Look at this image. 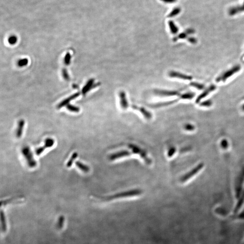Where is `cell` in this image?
Returning a JSON list of instances; mask_svg holds the SVG:
<instances>
[{"label": "cell", "instance_id": "cell-33", "mask_svg": "<svg viewBox=\"0 0 244 244\" xmlns=\"http://www.w3.org/2000/svg\"><path fill=\"white\" fill-rule=\"evenodd\" d=\"M175 152V147H172V148H170L169 151L168 153L169 157H171L174 154Z\"/></svg>", "mask_w": 244, "mask_h": 244}, {"label": "cell", "instance_id": "cell-11", "mask_svg": "<svg viewBox=\"0 0 244 244\" xmlns=\"http://www.w3.org/2000/svg\"><path fill=\"white\" fill-rule=\"evenodd\" d=\"M119 98L120 99V104L122 109L123 110H126L128 108L129 104L124 91H120L119 93Z\"/></svg>", "mask_w": 244, "mask_h": 244}, {"label": "cell", "instance_id": "cell-25", "mask_svg": "<svg viewBox=\"0 0 244 244\" xmlns=\"http://www.w3.org/2000/svg\"><path fill=\"white\" fill-rule=\"evenodd\" d=\"M190 85L196 88L199 90H202L204 88L205 86L204 85L201 84L199 83L195 82H192L190 83Z\"/></svg>", "mask_w": 244, "mask_h": 244}, {"label": "cell", "instance_id": "cell-7", "mask_svg": "<svg viewBox=\"0 0 244 244\" xmlns=\"http://www.w3.org/2000/svg\"><path fill=\"white\" fill-rule=\"evenodd\" d=\"M244 181V171L241 173V175L238 177L236 184V193L237 198L240 196L242 191V185Z\"/></svg>", "mask_w": 244, "mask_h": 244}, {"label": "cell", "instance_id": "cell-22", "mask_svg": "<svg viewBox=\"0 0 244 244\" xmlns=\"http://www.w3.org/2000/svg\"><path fill=\"white\" fill-rule=\"evenodd\" d=\"M169 26L171 32L173 34H176L178 32L179 29L173 21H170L168 22Z\"/></svg>", "mask_w": 244, "mask_h": 244}, {"label": "cell", "instance_id": "cell-5", "mask_svg": "<svg viewBox=\"0 0 244 244\" xmlns=\"http://www.w3.org/2000/svg\"><path fill=\"white\" fill-rule=\"evenodd\" d=\"M130 148L132 150V152L137 155H139L147 164H151L152 163V161L147 157L146 153L144 150H142L141 148L138 146H134V145H131L130 146Z\"/></svg>", "mask_w": 244, "mask_h": 244}, {"label": "cell", "instance_id": "cell-14", "mask_svg": "<svg viewBox=\"0 0 244 244\" xmlns=\"http://www.w3.org/2000/svg\"><path fill=\"white\" fill-rule=\"evenodd\" d=\"M80 94V93H77L74 94L73 95H71L70 97L67 98L66 99H64L57 105V109H60V108L64 107L65 105H68V104L70 103V101H72L74 99L78 97Z\"/></svg>", "mask_w": 244, "mask_h": 244}, {"label": "cell", "instance_id": "cell-30", "mask_svg": "<svg viewBox=\"0 0 244 244\" xmlns=\"http://www.w3.org/2000/svg\"><path fill=\"white\" fill-rule=\"evenodd\" d=\"M17 38L15 36H11L10 37L8 40V42L11 44L13 45L17 42Z\"/></svg>", "mask_w": 244, "mask_h": 244}, {"label": "cell", "instance_id": "cell-18", "mask_svg": "<svg viewBox=\"0 0 244 244\" xmlns=\"http://www.w3.org/2000/svg\"><path fill=\"white\" fill-rule=\"evenodd\" d=\"M75 163H76V166L82 171L85 173H87L89 171V167L87 165H86L80 162H77Z\"/></svg>", "mask_w": 244, "mask_h": 244}, {"label": "cell", "instance_id": "cell-4", "mask_svg": "<svg viewBox=\"0 0 244 244\" xmlns=\"http://www.w3.org/2000/svg\"><path fill=\"white\" fill-rule=\"evenodd\" d=\"M204 165L203 163H200L197 165L196 167L193 169L192 170L189 171V172L184 175L180 179V181L182 183L186 182L188 180H189L190 179L192 178L195 176L196 175L198 174L202 169L204 168Z\"/></svg>", "mask_w": 244, "mask_h": 244}, {"label": "cell", "instance_id": "cell-32", "mask_svg": "<svg viewBox=\"0 0 244 244\" xmlns=\"http://www.w3.org/2000/svg\"><path fill=\"white\" fill-rule=\"evenodd\" d=\"M62 75H63V78L65 80H69V76L66 69H63V71H62Z\"/></svg>", "mask_w": 244, "mask_h": 244}, {"label": "cell", "instance_id": "cell-3", "mask_svg": "<svg viewBox=\"0 0 244 244\" xmlns=\"http://www.w3.org/2000/svg\"><path fill=\"white\" fill-rule=\"evenodd\" d=\"M241 69V67L240 65H236L217 77L216 81L217 82H225L227 79L232 77L234 74L239 72Z\"/></svg>", "mask_w": 244, "mask_h": 244}, {"label": "cell", "instance_id": "cell-19", "mask_svg": "<svg viewBox=\"0 0 244 244\" xmlns=\"http://www.w3.org/2000/svg\"><path fill=\"white\" fill-rule=\"evenodd\" d=\"M177 101V99H176L174 100H172V101L163 102V103H159V104H153V105H151V106H152V107H153V108H158V107H162V106H166V105H170V104L175 103Z\"/></svg>", "mask_w": 244, "mask_h": 244}, {"label": "cell", "instance_id": "cell-37", "mask_svg": "<svg viewBox=\"0 0 244 244\" xmlns=\"http://www.w3.org/2000/svg\"><path fill=\"white\" fill-rule=\"evenodd\" d=\"M161 1H163L167 3H172L174 2L176 0H161Z\"/></svg>", "mask_w": 244, "mask_h": 244}, {"label": "cell", "instance_id": "cell-15", "mask_svg": "<svg viewBox=\"0 0 244 244\" xmlns=\"http://www.w3.org/2000/svg\"><path fill=\"white\" fill-rule=\"evenodd\" d=\"M94 81L95 80L94 79H91L89 80L86 84V85L84 86V87L83 88L82 90V93L84 95H86L88 92L90 90H91L94 87H95L97 86H98V83L96 84H95L94 85H93Z\"/></svg>", "mask_w": 244, "mask_h": 244}, {"label": "cell", "instance_id": "cell-10", "mask_svg": "<svg viewBox=\"0 0 244 244\" xmlns=\"http://www.w3.org/2000/svg\"><path fill=\"white\" fill-rule=\"evenodd\" d=\"M155 93L157 95L162 97H170V96L179 95V93L177 91H171L166 90H156Z\"/></svg>", "mask_w": 244, "mask_h": 244}, {"label": "cell", "instance_id": "cell-12", "mask_svg": "<svg viewBox=\"0 0 244 244\" xmlns=\"http://www.w3.org/2000/svg\"><path fill=\"white\" fill-rule=\"evenodd\" d=\"M132 107L134 110H137L139 111L146 120H150L152 119V117H153L152 114L149 111H147V110H146L145 108H143V107H140L135 105H133Z\"/></svg>", "mask_w": 244, "mask_h": 244}, {"label": "cell", "instance_id": "cell-17", "mask_svg": "<svg viewBox=\"0 0 244 244\" xmlns=\"http://www.w3.org/2000/svg\"><path fill=\"white\" fill-rule=\"evenodd\" d=\"M1 221L2 230L3 232H5L7 230L6 218L4 213L2 210L1 211Z\"/></svg>", "mask_w": 244, "mask_h": 244}, {"label": "cell", "instance_id": "cell-34", "mask_svg": "<svg viewBox=\"0 0 244 244\" xmlns=\"http://www.w3.org/2000/svg\"><path fill=\"white\" fill-rule=\"evenodd\" d=\"M188 40L189 42L191 43V44H195V43H197V40L195 38H189L188 39Z\"/></svg>", "mask_w": 244, "mask_h": 244}, {"label": "cell", "instance_id": "cell-9", "mask_svg": "<svg viewBox=\"0 0 244 244\" xmlns=\"http://www.w3.org/2000/svg\"><path fill=\"white\" fill-rule=\"evenodd\" d=\"M131 153L128 151H122L114 153L109 157V159L111 161H115L117 159H120L124 157L130 156Z\"/></svg>", "mask_w": 244, "mask_h": 244}, {"label": "cell", "instance_id": "cell-36", "mask_svg": "<svg viewBox=\"0 0 244 244\" xmlns=\"http://www.w3.org/2000/svg\"><path fill=\"white\" fill-rule=\"evenodd\" d=\"M238 218L239 219L244 220V210L243 212L240 213L239 216H238Z\"/></svg>", "mask_w": 244, "mask_h": 244}, {"label": "cell", "instance_id": "cell-35", "mask_svg": "<svg viewBox=\"0 0 244 244\" xmlns=\"http://www.w3.org/2000/svg\"><path fill=\"white\" fill-rule=\"evenodd\" d=\"M192 128H194V127L191 124H187L185 126V129L187 130H193Z\"/></svg>", "mask_w": 244, "mask_h": 244}, {"label": "cell", "instance_id": "cell-31", "mask_svg": "<svg viewBox=\"0 0 244 244\" xmlns=\"http://www.w3.org/2000/svg\"><path fill=\"white\" fill-rule=\"evenodd\" d=\"M187 34H188V33H181V34H179L178 36L176 37L174 39V41L177 40L178 39H185L187 37Z\"/></svg>", "mask_w": 244, "mask_h": 244}, {"label": "cell", "instance_id": "cell-28", "mask_svg": "<svg viewBox=\"0 0 244 244\" xmlns=\"http://www.w3.org/2000/svg\"><path fill=\"white\" fill-rule=\"evenodd\" d=\"M180 10L179 8H176L174 10L171 12L168 15V17H174L175 15H177L180 12Z\"/></svg>", "mask_w": 244, "mask_h": 244}, {"label": "cell", "instance_id": "cell-20", "mask_svg": "<svg viewBox=\"0 0 244 244\" xmlns=\"http://www.w3.org/2000/svg\"><path fill=\"white\" fill-rule=\"evenodd\" d=\"M195 96V94L193 92H188L181 95L179 96V99H191Z\"/></svg>", "mask_w": 244, "mask_h": 244}, {"label": "cell", "instance_id": "cell-1", "mask_svg": "<svg viewBox=\"0 0 244 244\" xmlns=\"http://www.w3.org/2000/svg\"><path fill=\"white\" fill-rule=\"evenodd\" d=\"M141 193H142V191L140 189H133V190L125 191V192L119 193V194H116V195L109 196L106 198V200H116V199L134 197V196H139V195H141Z\"/></svg>", "mask_w": 244, "mask_h": 244}, {"label": "cell", "instance_id": "cell-27", "mask_svg": "<svg viewBox=\"0 0 244 244\" xmlns=\"http://www.w3.org/2000/svg\"><path fill=\"white\" fill-rule=\"evenodd\" d=\"M212 101L211 100H205L200 104L201 106L203 107H210L212 105Z\"/></svg>", "mask_w": 244, "mask_h": 244}, {"label": "cell", "instance_id": "cell-6", "mask_svg": "<svg viewBox=\"0 0 244 244\" xmlns=\"http://www.w3.org/2000/svg\"><path fill=\"white\" fill-rule=\"evenodd\" d=\"M54 144V140L53 138H48L45 140L44 145L37 148L36 150V153L37 156H40L44 151L46 148L52 147Z\"/></svg>", "mask_w": 244, "mask_h": 244}, {"label": "cell", "instance_id": "cell-21", "mask_svg": "<svg viewBox=\"0 0 244 244\" xmlns=\"http://www.w3.org/2000/svg\"><path fill=\"white\" fill-rule=\"evenodd\" d=\"M78 153H77V152H75V153H73V155L71 156V158L69 159L68 162H67V167L69 168L72 166L73 162H74V161L78 158Z\"/></svg>", "mask_w": 244, "mask_h": 244}, {"label": "cell", "instance_id": "cell-13", "mask_svg": "<svg viewBox=\"0 0 244 244\" xmlns=\"http://www.w3.org/2000/svg\"><path fill=\"white\" fill-rule=\"evenodd\" d=\"M169 76L171 78H176L184 80H189L190 81L192 79V77L188 75H185L182 73H178V72L171 71L169 73Z\"/></svg>", "mask_w": 244, "mask_h": 244}, {"label": "cell", "instance_id": "cell-26", "mask_svg": "<svg viewBox=\"0 0 244 244\" xmlns=\"http://www.w3.org/2000/svg\"><path fill=\"white\" fill-rule=\"evenodd\" d=\"M28 60L27 58H24V59H21L18 61V64L19 66V67H22L24 66H26L28 64Z\"/></svg>", "mask_w": 244, "mask_h": 244}, {"label": "cell", "instance_id": "cell-24", "mask_svg": "<svg viewBox=\"0 0 244 244\" xmlns=\"http://www.w3.org/2000/svg\"><path fill=\"white\" fill-rule=\"evenodd\" d=\"M67 110L71 112L78 113L80 111V108L79 107L71 105V104H68L67 106Z\"/></svg>", "mask_w": 244, "mask_h": 244}, {"label": "cell", "instance_id": "cell-16", "mask_svg": "<svg viewBox=\"0 0 244 244\" xmlns=\"http://www.w3.org/2000/svg\"><path fill=\"white\" fill-rule=\"evenodd\" d=\"M24 120H21L18 122V127L16 130V136L17 138H20L23 134V130L24 126Z\"/></svg>", "mask_w": 244, "mask_h": 244}, {"label": "cell", "instance_id": "cell-8", "mask_svg": "<svg viewBox=\"0 0 244 244\" xmlns=\"http://www.w3.org/2000/svg\"><path fill=\"white\" fill-rule=\"evenodd\" d=\"M216 89V86L214 85H212L211 86H210L206 90H205L203 92L202 94H201L197 98L196 101H195L196 103H197V104H199L202 99H203L207 96L211 92L215 90Z\"/></svg>", "mask_w": 244, "mask_h": 244}, {"label": "cell", "instance_id": "cell-23", "mask_svg": "<svg viewBox=\"0 0 244 244\" xmlns=\"http://www.w3.org/2000/svg\"><path fill=\"white\" fill-rule=\"evenodd\" d=\"M64 221H65V218L63 216H61L58 218V221H57V228L58 230L62 229L63 226V224H64Z\"/></svg>", "mask_w": 244, "mask_h": 244}, {"label": "cell", "instance_id": "cell-29", "mask_svg": "<svg viewBox=\"0 0 244 244\" xmlns=\"http://www.w3.org/2000/svg\"><path fill=\"white\" fill-rule=\"evenodd\" d=\"M71 56L70 55V53H67L66 56H65V58H64V62H65V64L66 65H69L70 61H71Z\"/></svg>", "mask_w": 244, "mask_h": 244}, {"label": "cell", "instance_id": "cell-38", "mask_svg": "<svg viewBox=\"0 0 244 244\" xmlns=\"http://www.w3.org/2000/svg\"><path fill=\"white\" fill-rule=\"evenodd\" d=\"M242 109H243V110H244V105H243V106H242Z\"/></svg>", "mask_w": 244, "mask_h": 244}, {"label": "cell", "instance_id": "cell-2", "mask_svg": "<svg viewBox=\"0 0 244 244\" xmlns=\"http://www.w3.org/2000/svg\"><path fill=\"white\" fill-rule=\"evenodd\" d=\"M22 153L30 167L34 168L36 166V162L34 159L33 153L30 147L27 146H24L22 149Z\"/></svg>", "mask_w": 244, "mask_h": 244}]
</instances>
